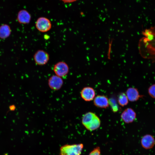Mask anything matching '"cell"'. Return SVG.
I'll return each instance as SVG.
<instances>
[{
    "instance_id": "6da1fadb",
    "label": "cell",
    "mask_w": 155,
    "mask_h": 155,
    "mask_svg": "<svg viewBox=\"0 0 155 155\" xmlns=\"http://www.w3.org/2000/svg\"><path fill=\"white\" fill-rule=\"evenodd\" d=\"M82 123L87 129L90 131H93L99 127L101 121L99 117L95 113L88 112L83 116Z\"/></svg>"
},
{
    "instance_id": "7a4b0ae2",
    "label": "cell",
    "mask_w": 155,
    "mask_h": 155,
    "mask_svg": "<svg viewBox=\"0 0 155 155\" xmlns=\"http://www.w3.org/2000/svg\"><path fill=\"white\" fill-rule=\"evenodd\" d=\"M83 147L82 144L65 145L60 148L59 155H81Z\"/></svg>"
},
{
    "instance_id": "3957f363",
    "label": "cell",
    "mask_w": 155,
    "mask_h": 155,
    "mask_svg": "<svg viewBox=\"0 0 155 155\" xmlns=\"http://www.w3.org/2000/svg\"><path fill=\"white\" fill-rule=\"evenodd\" d=\"M35 26L38 30L43 32L48 31L51 28V24L50 20L44 17L38 18L36 22Z\"/></svg>"
},
{
    "instance_id": "277c9868",
    "label": "cell",
    "mask_w": 155,
    "mask_h": 155,
    "mask_svg": "<svg viewBox=\"0 0 155 155\" xmlns=\"http://www.w3.org/2000/svg\"><path fill=\"white\" fill-rule=\"evenodd\" d=\"M34 59L36 63L38 65H43L48 62L49 59V54L45 51L39 50L34 54Z\"/></svg>"
},
{
    "instance_id": "5b68a950",
    "label": "cell",
    "mask_w": 155,
    "mask_h": 155,
    "mask_svg": "<svg viewBox=\"0 0 155 155\" xmlns=\"http://www.w3.org/2000/svg\"><path fill=\"white\" fill-rule=\"evenodd\" d=\"M53 71L56 75L61 78H63L66 76L68 73L69 67L66 63L60 61L54 65Z\"/></svg>"
},
{
    "instance_id": "8992f818",
    "label": "cell",
    "mask_w": 155,
    "mask_h": 155,
    "mask_svg": "<svg viewBox=\"0 0 155 155\" xmlns=\"http://www.w3.org/2000/svg\"><path fill=\"white\" fill-rule=\"evenodd\" d=\"M136 113L131 108L125 109L122 113L121 117L125 123H129L133 122L136 118Z\"/></svg>"
},
{
    "instance_id": "52a82bcc",
    "label": "cell",
    "mask_w": 155,
    "mask_h": 155,
    "mask_svg": "<svg viewBox=\"0 0 155 155\" xmlns=\"http://www.w3.org/2000/svg\"><path fill=\"white\" fill-rule=\"evenodd\" d=\"M63 83L62 78L56 75L51 76L48 81L49 87L51 89L55 90H58L61 88Z\"/></svg>"
},
{
    "instance_id": "ba28073f",
    "label": "cell",
    "mask_w": 155,
    "mask_h": 155,
    "mask_svg": "<svg viewBox=\"0 0 155 155\" xmlns=\"http://www.w3.org/2000/svg\"><path fill=\"white\" fill-rule=\"evenodd\" d=\"M80 95L84 101L89 102L94 99L95 96V92L92 88L89 86L85 87L81 90Z\"/></svg>"
},
{
    "instance_id": "9c48e42d",
    "label": "cell",
    "mask_w": 155,
    "mask_h": 155,
    "mask_svg": "<svg viewBox=\"0 0 155 155\" xmlns=\"http://www.w3.org/2000/svg\"><path fill=\"white\" fill-rule=\"evenodd\" d=\"M94 105L96 107L101 108H106L109 105V100L104 95H97L95 96L94 100Z\"/></svg>"
},
{
    "instance_id": "30bf717a",
    "label": "cell",
    "mask_w": 155,
    "mask_h": 155,
    "mask_svg": "<svg viewBox=\"0 0 155 155\" xmlns=\"http://www.w3.org/2000/svg\"><path fill=\"white\" fill-rule=\"evenodd\" d=\"M142 147L146 149L152 148L155 144V140L154 137L149 134H146L143 137L141 141Z\"/></svg>"
},
{
    "instance_id": "8fae6325",
    "label": "cell",
    "mask_w": 155,
    "mask_h": 155,
    "mask_svg": "<svg viewBox=\"0 0 155 155\" xmlns=\"http://www.w3.org/2000/svg\"><path fill=\"white\" fill-rule=\"evenodd\" d=\"M17 20L20 24H28L31 20L30 13L26 10L23 9L20 11L18 13Z\"/></svg>"
},
{
    "instance_id": "7c38bea8",
    "label": "cell",
    "mask_w": 155,
    "mask_h": 155,
    "mask_svg": "<svg viewBox=\"0 0 155 155\" xmlns=\"http://www.w3.org/2000/svg\"><path fill=\"white\" fill-rule=\"evenodd\" d=\"M126 94L129 100L132 102L137 101L142 96L140 95L137 89L134 87L128 88L126 91Z\"/></svg>"
},
{
    "instance_id": "4fadbf2b",
    "label": "cell",
    "mask_w": 155,
    "mask_h": 155,
    "mask_svg": "<svg viewBox=\"0 0 155 155\" xmlns=\"http://www.w3.org/2000/svg\"><path fill=\"white\" fill-rule=\"evenodd\" d=\"M11 30L10 26L7 24H3L0 26V38L5 39L10 35Z\"/></svg>"
},
{
    "instance_id": "5bb4252c",
    "label": "cell",
    "mask_w": 155,
    "mask_h": 155,
    "mask_svg": "<svg viewBox=\"0 0 155 155\" xmlns=\"http://www.w3.org/2000/svg\"><path fill=\"white\" fill-rule=\"evenodd\" d=\"M117 101L121 106L123 107L127 105L128 103L129 100L126 94L123 92L119 94L118 97Z\"/></svg>"
},
{
    "instance_id": "9a60e30c",
    "label": "cell",
    "mask_w": 155,
    "mask_h": 155,
    "mask_svg": "<svg viewBox=\"0 0 155 155\" xmlns=\"http://www.w3.org/2000/svg\"><path fill=\"white\" fill-rule=\"evenodd\" d=\"M148 92L151 97L155 98V84L152 85L149 87Z\"/></svg>"
},
{
    "instance_id": "2e32d148",
    "label": "cell",
    "mask_w": 155,
    "mask_h": 155,
    "mask_svg": "<svg viewBox=\"0 0 155 155\" xmlns=\"http://www.w3.org/2000/svg\"><path fill=\"white\" fill-rule=\"evenodd\" d=\"M100 150L99 147H97L90 153L89 155H100Z\"/></svg>"
},
{
    "instance_id": "e0dca14e",
    "label": "cell",
    "mask_w": 155,
    "mask_h": 155,
    "mask_svg": "<svg viewBox=\"0 0 155 155\" xmlns=\"http://www.w3.org/2000/svg\"><path fill=\"white\" fill-rule=\"evenodd\" d=\"M64 3H71L75 1H76L77 0H61Z\"/></svg>"
},
{
    "instance_id": "ac0fdd59",
    "label": "cell",
    "mask_w": 155,
    "mask_h": 155,
    "mask_svg": "<svg viewBox=\"0 0 155 155\" xmlns=\"http://www.w3.org/2000/svg\"><path fill=\"white\" fill-rule=\"evenodd\" d=\"M9 108L11 110H13L15 109V107L14 105H12L9 107Z\"/></svg>"
}]
</instances>
